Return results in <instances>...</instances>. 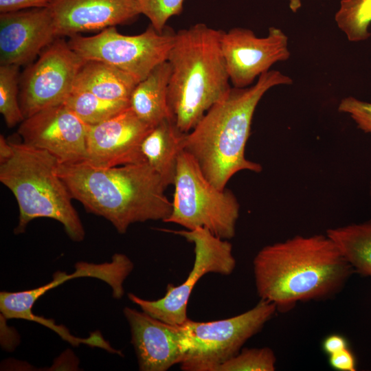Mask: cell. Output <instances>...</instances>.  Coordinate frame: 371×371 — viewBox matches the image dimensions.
Listing matches in <instances>:
<instances>
[{
	"instance_id": "6da1fadb",
	"label": "cell",
	"mask_w": 371,
	"mask_h": 371,
	"mask_svg": "<svg viewBox=\"0 0 371 371\" xmlns=\"http://www.w3.org/2000/svg\"><path fill=\"white\" fill-rule=\"evenodd\" d=\"M260 300L286 312L339 292L355 271L326 234L295 236L262 247L253 260Z\"/></svg>"
},
{
	"instance_id": "7a4b0ae2",
	"label": "cell",
	"mask_w": 371,
	"mask_h": 371,
	"mask_svg": "<svg viewBox=\"0 0 371 371\" xmlns=\"http://www.w3.org/2000/svg\"><path fill=\"white\" fill-rule=\"evenodd\" d=\"M292 83L291 77L272 69L262 74L253 85L233 87L187 133L184 150L216 188L224 190L239 171H262L260 164L245 155L254 111L271 88Z\"/></svg>"
},
{
	"instance_id": "3957f363",
	"label": "cell",
	"mask_w": 371,
	"mask_h": 371,
	"mask_svg": "<svg viewBox=\"0 0 371 371\" xmlns=\"http://www.w3.org/2000/svg\"><path fill=\"white\" fill-rule=\"evenodd\" d=\"M58 173L73 199L109 221L120 234L135 223L165 222L172 212L166 186L146 162L111 168L59 163Z\"/></svg>"
},
{
	"instance_id": "277c9868",
	"label": "cell",
	"mask_w": 371,
	"mask_h": 371,
	"mask_svg": "<svg viewBox=\"0 0 371 371\" xmlns=\"http://www.w3.org/2000/svg\"><path fill=\"white\" fill-rule=\"evenodd\" d=\"M222 31L196 23L175 34L168 58V103L183 133H189L232 88L221 49Z\"/></svg>"
},
{
	"instance_id": "5b68a950",
	"label": "cell",
	"mask_w": 371,
	"mask_h": 371,
	"mask_svg": "<svg viewBox=\"0 0 371 371\" xmlns=\"http://www.w3.org/2000/svg\"><path fill=\"white\" fill-rule=\"evenodd\" d=\"M58 164L48 152L23 142H1L0 181L13 193L19 210L15 234L24 233L34 219L48 218L60 223L73 241L84 240L85 231L58 173Z\"/></svg>"
},
{
	"instance_id": "8992f818",
	"label": "cell",
	"mask_w": 371,
	"mask_h": 371,
	"mask_svg": "<svg viewBox=\"0 0 371 371\" xmlns=\"http://www.w3.org/2000/svg\"><path fill=\"white\" fill-rule=\"evenodd\" d=\"M173 185L172 209L166 223L188 230L205 228L225 240L234 237L240 212L236 196L212 185L185 150L179 156Z\"/></svg>"
},
{
	"instance_id": "52a82bcc",
	"label": "cell",
	"mask_w": 371,
	"mask_h": 371,
	"mask_svg": "<svg viewBox=\"0 0 371 371\" xmlns=\"http://www.w3.org/2000/svg\"><path fill=\"white\" fill-rule=\"evenodd\" d=\"M276 311L274 304L260 300L252 308L232 317L211 322L188 319L181 324L186 352L181 369L218 371L262 328Z\"/></svg>"
},
{
	"instance_id": "ba28073f",
	"label": "cell",
	"mask_w": 371,
	"mask_h": 371,
	"mask_svg": "<svg viewBox=\"0 0 371 371\" xmlns=\"http://www.w3.org/2000/svg\"><path fill=\"white\" fill-rule=\"evenodd\" d=\"M175 34L168 27L160 32L150 24L136 35L122 34L115 27H109L94 36L74 35L67 42L85 60L109 64L139 82L158 65L168 60Z\"/></svg>"
},
{
	"instance_id": "9c48e42d",
	"label": "cell",
	"mask_w": 371,
	"mask_h": 371,
	"mask_svg": "<svg viewBox=\"0 0 371 371\" xmlns=\"http://www.w3.org/2000/svg\"><path fill=\"white\" fill-rule=\"evenodd\" d=\"M169 232L194 245L192 271L181 284H168L164 296L159 300H145L132 293H128V297L152 317L168 324L181 325L188 319V302L199 280L208 273L229 276L234 271L236 262L228 240L217 237L205 228Z\"/></svg>"
},
{
	"instance_id": "30bf717a",
	"label": "cell",
	"mask_w": 371,
	"mask_h": 371,
	"mask_svg": "<svg viewBox=\"0 0 371 371\" xmlns=\"http://www.w3.org/2000/svg\"><path fill=\"white\" fill-rule=\"evenodd\" d=\"M85 60L62 37L47 46L19 77V102L25 118L63 104Z\"/></svg>"
},
{
	"instance_id": "8fae6325",
	"label": "cell",
	"mask_w": 371,
	"mask_h": 371,
	"mask_svg": "<svg viewBox=\"0 0 371 371\" xmlns=\"http://www.w3.org/2000/svg\"><path fill=\"white\" fill-rule=\"evenodd\" d=\"M221 45L230 82L236 88L251 86L274 64L291 56L288 36L276 27H270L264 37L243 27L222 31Z\"/></svg>"
},
{
	"instance_id": "7c38bea8",
	"label": "cell",
	"mask_w": 371,
	"mask_h": 371,
	"mask_svg": "<svg viewBox=\"0 0 371 371\" xmlns=\"http://www.w3.org/2000/svg\"><path fill=\"white\" fill-rule=\"evenodd\" d=\"M85 124L63 104L25 118L18 133L22 142L54 156L60 164L84 162L87 158Z\"/></svg>"
},
{
	"instance_id": "4fadbf2b",
	"label": "cell",
	"mask_w": 371,
	"mask_h": 371,
	"mask_svg": "<svg viewBox=\"0 0 371 371\" xmlns=\"http://www.w3.org/2000/svg\"><path fill=\"white\" fill-rule=\"evenodd\" d=\"M153 128L130 107L102 122L87 125L84 162L95 168L144 163L142 143Z\"/></svg>"
},
{
	"instance_id": "5bb4252c",
	"label": "cell",
	"mask_w": 371,
	"mask_h": 371,
	"mask_svg": "<svg viewBox=\"0 0 371 371\" xmlns=\"http://www.w3.org/2000/svg\"><path fill=\"white\" fill-rule=\"evenodd\" d=\"M123 313L139 370L166 371L183 361L186 347L181 325L166 323L128 306Z\"/></svg>"
},
{
	"instance_id": "9a60e30c",
	"label": "cell",
	"mask_w": 371,
	"mask_h": 371,
	"mask_svg": "<svg viewBox=\"0 0 371 371\" xmlns=\"http://www.w3.org/2000/svg\"><path fill=\"white\" fill-rule=\"evenodd\" d=\"M75 271L67 274L56 271L52 280L41 286L17 292L1 291L0 311L5 319H20L30 321L34 303L48 291L66 281L80 277L98 278L106 283L111 289L113 297L120 299L124 294V282L133 269L134 265L125 254H115L110 262L76 263Z\"/></svg>"
},
{
	"instance_id": "2e32d148",
	"label": "cell",
	"mask_w": 371,
	"mask_h": 371,
	"mask_svg": "<svg viewBox=\"0 0 371 371\" xmlns=\"http://www.w3.org/2000/svg\"><path fill=\"white\" fill-rule=\"evenodd\" d=\"M58 38L48 7L0 13V65L32 62Z\"/></svg>"
},
{
	"instance_id": "e0dca14e",
	"label": "cell",
	"mask_w": 371,
	"mask_h": 371,
	"mask_svg": "<svg viewBox=\"0 0 371 371\" xmlns=\"http://www.w3.org/2000/svg\"><path fill=\"white\" fill-rule=\"evenodd\" d=\"M48 8L58 37L128 24L141 14L135 0H56Z\"/></svg>"
},
{
	"instance_id": "ac0fdd59",
	"label": "cell",
	"mask_w": 371,
	"mask_h": 371,
	"mask_svg": "<svg viewBox=\"0 0 371 371\" xmlns=\"http://www.w3.org/2000/svg\"><path fill=\"white\" fill-rule=\"evenodd\" d=\"M186 135L172 118H167L154 126L142 143L145 161L159 175L166 188L174 184Z\"/></svg>"
},
{
	"instance_id": "d6986e66",
	"label": "cell",
	"mask_w": 371,
	"mask_h": 371,
	"mask_svg": "<svg viewBox=\"0 0 371 371\" xmlns=\"http://www.w3.org/2000/svg\"><path fill=\"white\" fill-rule=\"evenodd\" d=\"M170 73L168 60L160 63L137 84L131 93L130 108L151 127L167 118H172L168 103Z\"/></svg>"
},
{
	"instance_id": "ffe728a7",
	"label": "cell",
	"mask_w": 371,
	"mask_h": 371,
	"mask_svg": "<svg viewBox=\"0 0 371 371\" xmlns=\"http://www.w3.org/2000/svg\"><path fill=\"white\" fill-rule=\"evenodd\" d=\"M137 83L133 76L109 64L86 60L76 76L74 88L109 100L130 102Z\"/></svg>"
},
{
	"instance_id": "44dd1931",
	"label": "cell",
	"mask_w": 371,
	"mask_h": 371,
	"mask_svg": "<svg viewBox=\"0 0 371 371\" xmlns=\"http://www.w3.org/2000/svg\"><path fill=\"white\" fill-rule=\"evenodd\" d=\"M326 235L355 271L371 277V221L329 229Z\"/></svg>"
},
{
	"instance_id": "7402d4cb",
	"label": "cell",
	"mask_w": 371,
	"mask_h": 371,
	"mask_svg": "<svg viewBox=\"0 0 371 371\" xmlns=\"http://www.w3.org/2000/svg\"><path fill=\"white\" fill-rule=\"evenodd\" d=\"M63 104L87 125L102 122L130 107V102L109 100L73 88Z\"/></svg>"
},
{
	"instance_id": "603a6c76",
	"label": "cell",
	"mask_w": 371,
	"mask_h": 371,
	"mask_svg": "<svg viewBox=\"0 0 371 371\" xmlns=\"http://www.w3.org/2000/svg\"><path fill=\"white\" fill-rule=\"evenodd\" d=\"M335 21L349 41H366L371 36V0H341Z\"/></svg>"
},
{
	"instance_id": "cb8c5ba5",
	"label": "cell",
	"mask_w": 371,
	"mask_h": 371,
	"mask_svg": "<svg viewBox=\"0 0 371 371\" xmlns=\"http://www.w3.org/2000/svg\"><path fill=\"white\" fill-rule=\"evenodd\" d=\"M19 67L0 65V113L10 128L25 120L19 102Z\"/></svg>"
},
{
	"instance_id": "d4e9b609",
	"label": "cell",
	"mask_w": 371,
	"mask_h": 371,
	"mask_svg": "<svg viewBox=\"0 0 371 371\" xmlns=\"http://www.w3.org/2000/svg\"><path fill=\"white\" fill-rule=\"evenodd\" d=\"M276 358L268 348H243L218 369V371H273Z\"/></svg>"
},
{
	"instance_id": "484cf974",
	"label": "cell",
	"mask_w": 371,
	"mask_h": 371,
	"mask_svg": "<svg viewBox=\"0 0 371 371\" xmlns=\"http://www.w3.org/2000/svg\"><path fill=\"white\" fill-rule=\"evenodd\" d=\"M141 14L146 16L150 25L159 32L166 27L168 21L179 15L184 0H135Z\"/></svg>"
},
{
	"instance_id": "4316f807",
	"label": "cell",
	"mask_w": 371,
	"mask_h": 371,
	"mask_svg": "<svg viewBox=\"0 0 371 371\" xmlns=\"http://www.w3.org/2000/svg\"><path fill=\"white\" fill-rule=\"evenodd\" d=\"M338 110L348 114L362 131L371 134V102L348 96L340 101Z\"/></svg>"
},
{
	"instance_id": "83f0119b",
	"label": "cell",
	"mask_w": 371,
	"mask_h": 371,
	"mask_svg": "<svg viewBox=\"0 0 371 371\" xmlns=\"http://www.w3.org/2000/svg\"><path fill=\"white\" fill-rule=\"evenodd\" d=\"M328 357L330 367L336 370H356V359L353 352L348 348L330 355Z\"/></svg>"
},
{
	"instance_id": "f1b7e54d",
	"label": "cell",
	"mask_w": 371,
	"mask_h": 371,
	"mask_svg": "<svg viewBox=\"0 0 371 371\" xmlns=\"http://www.w3.org/2000/svg\"><path fill=\"white\" fill-rule=\"evenodd\" d=\"M56 0H0V13L49 7Z\"/></svg>"
},
{
	"instance_id": "f546056e",
	"label": "cell",
	"mask_w": 371,
	"mask_h": 371,
	"mask_svg": "<svg viewBox=\"0 0 371 371\" xmlns=\"http://www.w3.org/2000/svg\"><path fill=\"white\" fill-rule=\"evenodd\" d=\"M322 348L323 351L329 356L348 348V344L343 335L331 334L324 339Z\"/></svg>"
},
{
	"instance_id": "4dcf8cb0",
	"label": "cell",
	"mask_w": 371,
	"mask_h": 371,
	"mask_svg": "<svg viewBox=\"0 0 371 371\" xmlns=\"http://www.w3.org/2000/svg\"><path fill=\"white\" fill-rule=\"evenodd\" d=\"M289 6L290 10L295 13L297 12L302 6L301 0H289Z\"/></svg>"
},
{
	"instance_id": "1f68e13d",
	"label": "cell",
	"mask_w": 371,
	"mask_h": 371,
	"mask_svg": "<svg viewBox=\"0 0 371 371\" xmlns=\"http://www.w3.org/2000/svg\"><path fill=\"white\" fill-rule=\"evenodd\" d=\"M370 192H371V183H370Z\"/></svg>"
}]
</instances>
